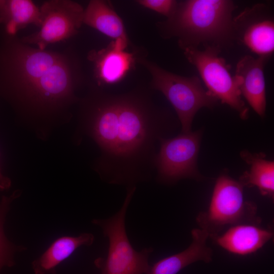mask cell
<instances>
[{
    "label": "cell",
    "mask_w": 274,
    "mask_h": 274,
    "mask_svg": "<svg viewBox=\"0 0 274 274\" xmlns=\"http://www.w3.org/2000/svg\"><path fill=\"white\" fill-rule=\"evenodd\" d=\"M78 104L79 129L99 150L95 169L100 177L128 187L150 177L172 116L150 91L140 86L116 94L92 85Z\"/></svg>",
    "instance_id": "cell-1"
},
{
    "label": "cell",
    "mask_w": 274,
    "mask_h": 274,
    "mask_svg": "<svg viewBox=\"0 0 274 274\" xmlns=\"http://www.w3.org/2000/svg\"><path fill=\"white\" fill-rule=\"evenodd\" d=\"M235 41L258 57L271 58L274 50V19L268 4L247 7L233 17Z\"/></svg>",
    "instance_id": "cell-10"
},
{
    "label": "cell",
    "mask_w": 274,
    "mask_h": 274,
    "mask_svg": "<svg viewBox=\"0 0 274 274\" xmlns=\"http://www.w3.org/2000/svg\"><path fill=\"white\" fill-rule=\"evenodd\" d=\"M183 51L187 60L197 69L208 91L218 100L236 111L242 119H247L249 109L242 98L241 79L230 73L225 59L219 55L222 50L206 46L203 50L190 47Z\"/></svg>",
    "instance_id": "cell-7"
},
{
    "label": "cell",
    "mask_w": 274,
    "mask_h": 274,
    "mask_svg": "<svg viewBox=\"0 0 274 274\" xmlns=\"http://www.w3.org/2000/svg\"><path fill=\"white\" fill-rule=\"evenodd\" d=\"M140 6L154 11L169 18L174 13L178 1L175 0H138Z\"/></svg>",
    "instance_id": "cell-20"
},
{
    "label": "cell",
    "mask_w": 274,
    "mask_h": 274,
    "mask_svg": "<svg viewBox=\"0 0 274 274\" xmlns=\"http://www.w3.org/2000/svg\"><path fill=\"white\" fill-rule=\"evenodd\" d=\"M200 138L199 131H190L160 140L154 161L158 181L173 184L183 179L201 178L196 164Z\"/></svg>",
    "instance_id": "cell-8"
},
{
    "label": "cell",
    "mask_w": 274,
    "mask_h": 274,
    "mask_svg": "<svg viewBox=\"0 0 274 274\" xmlns=\"http://www.w3.org/2000/svg\"><path fill=\"white\" fill-rule=\"evenodd\" d=\"M129 44V41L122 39L112 40L105 48L88 52L87 59L92 64L97 86L104 89L119 83L135 68L139 59L146 56L141 49L126 50Z\"/></svg>",
    "instance_id": "cell-11"
},
{
    "label": "cell",
    "mask_w": 274,
    "mask_h": 274,
    "mask_svg": "<svg viewBox=\"0 0 274 274\" xmlns=\"http://www.w3.org/2000/svg\"><path fill=\"white\" fill-rule=\"evenodd\" d=\"M244 186L226 174L217 179L210 203L196 218L199 228L214 237L230 227L243 224L260 225L255 203L245 200Z\"/></svg>",
    "instance_id": "cell-6"
},
{
    "label": "cell",
    "mask_w": 274,
    "mask_h": 274,
    "mask_svg": "<svg viewBox=\"0 0 274 274\" xmlns=\"http://www.w3.org/2000/svg\"><path fill=\"white\" fill-rule=\"evenodd\" d=\"M0 22L7 33L14 35L19 30L32 24L40 27V8L30 0L0 1Z\"/></svg>",
    "instance_id": "cell-17"
},
{
    "label": "cell",
    "mask_w": 274,
    "mask_h": 274,
    "mask_svg": "<svg viewBox=\"0 0 274 274\" xmlns=\"http://www.w3.org/2000/svg\"><path fill=\"white\" fill-rule=\"evenodd\" d=\"M11 185L10 179L3 175L0 168V191L6 190Z\"/></svg>",
    "instance_id": "cell-21"
},
{
    "label": "cell",
    "mask_w": 274,
    "mask_h": 274,
    "mask_svg": "<svg viewBox=\"0 0 274 274\" xmlns=\"http://www.w3.org/2000/svg\"><path fill=\"white\" fill-rule=\"evenodd\" d=\"M241 157L250 165V169L240 177L244 187H256L261 194L273 198L274 162L266 160L263 155L243 151Z\"/></svg>",
    "instance_id": "cell-18"
},
{
    "label": "cell",
    "mask_w": 274,
    "mask_h": 274,
    "mask_svg": "<svg viewBox=\"0 0 274 274\" xmlns=\"http://www.w3.org/2000/svg\"><path fill=\"white\" fill-rule=\"evenodd\" d=\"M236 6L230 0L178 1L173 14L156 26L163 39H178L182 50L200 45L221 50L235 41L233 12Z\"/></svg>",
    "instance_id": "cell-3"
},
{
    "label": "cell",
    "mask_w": 274,
    "mask_h": 274,
    "mask_svg": "<svg viewBox=\"0 0 274 274\" xmlns=\"http://www.w3.org/2000/svg\"><path fill=\"white\" fill-rule=\"evenodd\" d=\"M142 65L151 76L150 88L161 92L174 108L182 126V132L191 131L193 118L202 108H213L218 100L202 87L197 76L184 77L159 66L156 63L141 57Z\"/></svg>",
    "instance_id": "cell-4"
},
{
    "label": "cell",
    "mask_w": 274,
    "mask_h": 274,
    "mask_svg": "<svg viewBox=\"0 0 274 274\" xmlns=\"http://www.w3.org/2000/svg\"><path fill=\"white\" fill-rule=\"evenodd\" d=\"M20 195L19 191H16L10 196H4L0 202V271L5 266H13L14 264L15 253L25 249L24 247L17 246L11 243L6 237L4 231L6 216L10 205Z\"/></svg>",
    "instance_id": "cell-19"
},
{
    "label": "cell",
    "mask_w": 274,
    "mask_h": 274,
    "mask_svg": "<svg viewBox=\"0 0 274 274\" xmlns=\"http://www.w3.org/2000/svg\"><path fill=\"white\" fill-rule=\"evenodd\" d=\"M273 236L271 230L258 225L243 224L230 227L222 234L212 238L228 252L246 256L257 252Z\"/></svg>",
    "instance_id": "cell-13"
},
{
    "label": "cell",
    "mask_w": 274,
    "mask_h": 274,
    "mask_svg": "<svg viewBox=\"0 0 274 274\" xmlns=\"http://www.w3.org/2000/svg\"><path fill=\"white\" fill-rule=\"evenodd\" d=\"M135 186L128 187L122 207L113 216L107 219H94L92 223L99 226L108 238L107 257L95 260L101 274H149L151 266L148 259L152 248L140 251L135 250L127 237L125 229L127 209L135 191Z\"/></svg>",
    "instance_id": "cell-5"
},
{
    "label": "cell",
    "mask_w": 274,
    "mask_h": 274,
    "mask_svg": "<svg viewBox=\"0 0 274 274\" xmlns=\"http://www.w3.org/2000/svg\"><path fill=\"white\" fill-rule=\"evenodd\" d=\"M192 242L184 250L161 259L151 266L149 274H177L187 266L197 261L210 263L213 251L207 245L209 234L200 228L191 230Z\"/></svg>",
    "instance_id": "cell-14"
},
{
    "label": "cell",
    "mask_w": 274,
    "mask_h": 274,
    "mask_svg": "<svg viewBox=\"0 0 274 274\" xmlns=\"http://www.w3.org/2000/svg\"><path fill=\"white\" fill-rule=\"evenodd\" d=\"M270 58L246 55L238 60L235 70L242 95L260 117L264 116L266 106L264 68Z\"/></svg>",
    "instance_id": "cell-12"
},
{
    "label": "cell",
    "mask_w": 274,
    "mask_h": 274,
    "mask_svg": "<svg viewBox=\"0 0 274 274\" xmlns=\"http://www.w3.org/2000/svg\"><path fill=\"white\" fill-rule=\"evenodd\" d=\"M40 10L39 30L23 37L20 40L25 44L36 45L41 50L75 36L83 24L84 9L75 1H47Z\"/></svg>",
    "instance_id": "cell-9"
},
{
    "label": "cell",
    "mask_w": 274,
    "mask_h": 274,
    "mask_svg": "<svg viewBox=\"0 0 274 274\" xmlns=\"http://www.w3.org/2000/svg\"><path fill=\"white\" fill-rule=\"evenodd\" d=\"M94 237L84 233L77 236H64L55 240L45 252L32 263L35 274H55L56 267L82 246H90Z\"/></svg>",
    "instance_id": "cell-15"
},
{
    "label": "cell",
    "mask_w": 274,
    "mask_h": 274,
    "mask_svg": "<svg viewBox=\"0 0 274 274\" xmlns=\"http://www.w3.org/2000/svg\"><path fill=\"white\" fill-rule=\"evenodd\" d=\"M11 51L12 93L22 117L45 126L70 118L84 79L75 52L41 50L21 40L14 42Z\"/></svg>",
    "instance_id": "cell-2"
},
{
    "label": "cell",
    "mask_w": 274,
    "mask_h": 274,
    "mask_svg": "<svg viewBox=\"0 0 274 274\" xmlns=\"http://www.w3.org/2000/svg\"><path fill=\"white\" fill-rule=\"evenodd\" d=\"M83 23L113 40L129 41L122 19L109 1H90L84 9Z\"/></svg>",
    "instance_id": "cell-16"
}]
</instances>
